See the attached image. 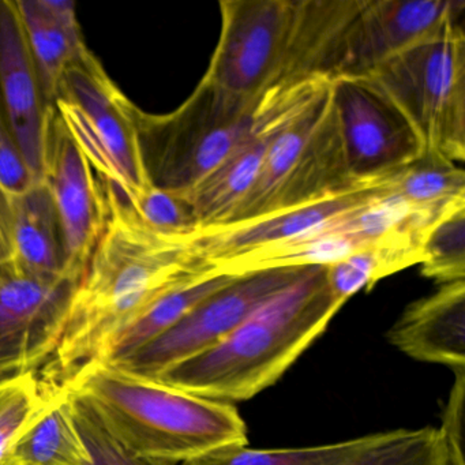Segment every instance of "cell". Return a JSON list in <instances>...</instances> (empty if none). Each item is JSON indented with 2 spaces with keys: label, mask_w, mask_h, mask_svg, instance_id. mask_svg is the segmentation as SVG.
I'll use <instances>...</instances> for the list:
<instances>
[{
  "label": "cell",
  "mask_w": 465,
  "mask_h": 465,
  "mask_svg": "<svg viewBox=\"0 0 465 465\" xmlns=\"http://www.w3.org/2000/svg\"><path fill=\"white\" fill-rule=\"evenodd\" d=\"M104 187L107 222L67 307L64 331L43 382L59 386L94 361L104 345L173 288L216 268L193 250L192 238L146 224L118 193Z\"/></svg>",
  "instance_id": "1"
},
{
  "label": "cell",
  "mask_w": 465,
  "mask_h": 465,
  "mask_svg": "<svg viewBox=\"0 0 465 465\" xmlns=\"http://www.w3.org/2000/svg\"><path fill=\"white\" fill-rule=\"evenodd\" d=\"M344 303L329 288L326 266H312L213 347L153 380L216 401H246L274 385Z\"/></svg>",
  "instance_id": "2"
},
{
  "label": "cell",
  "mask_w": 465,
  "mask_h": 465,
  "mask_svg": "<svg viewBox=\"0 0 465 465\" xmlns=\"http://www.w3.org/2000/svg\"><path fill=\"white\" fill-rule=\"evenodd\" d=\"M96 408L130 451L182 464L225 446L247 445V427L233 404L195 396L156 380L92 361L64 383Z\"/></svg>",
  "instance_id": "3"
},
{
  "label": "cell",
  "mask_w": 465,
  "mask_h": 465,
  "mask_svg": "<svg viewBox=\"0 0 465 465\" xmlns=\"http://www.w3.org/2000/svg\"><path fill=\"white\" fill-rule=\"evenodd\" d=\"M260 99L238 96L203 78L173 113L156 115L135 105L141 157L151 186L181 194L194 189L252 137Z\"/></svg>",
  "instance_id": "4"
},
{
  "label": "cell",
  "mask_w": 465,
  "mask_h": 465,
  "mask_svg": "<svg viewBox=\"0 0 465 465\" xmlns=\"http://www.w3.org/2000/svg\"><path fill=\"white\" fill-rule=\"evenodd\" d=\"M363 186L367 184L358 183L348 170L329 84L273 138L254 186L224 227Z\"/></svg>",
  "instance_id": "5"
},
{
  "label": "cell",
  "mask_w": 465,
  "mask_h": 465,
  "mask_svg": "<svg viewBox=\"0 0 465 465\" xmlns=\"http://www.w3.org/2000/svg\"><path fill=\"white\" fill-rule=\"evenodd\" d=\"M366 80L410 122L423 151L465 160V34L445 29L372 70Z\"/></svg>",
  "instance_id": "6"
},
{
  "label": "cell",
  "mask_w": 465,
  "mask_h": 465,
  "mask_svg": "<svg viewBox=\"0 0 465 465\" xmlns=\"http://www.w3.org/2000/svg\"><path fill=\"white\" fill-rule=\"evenodd\" d=\"M55 108L102 184L130 205L151 189L138 143L135 104L91 51L67 70Z\"/></svg>",
  "instance_id": "7"
},
{
  "label": "cell",
  "mask_w": 465,
  "mask_h": 465,
  "mask_svg": "<svg viewBox=\"0 0 465 465\" xmlns=\"http://www.w3.org/2000/svg\"><path fill=\"white\" fill-rule=\"evenodd\" d=\"M296 0H223L222 31L203 80L260 99L276 85L295 18Z\"/></svg>",
  "instance_id": "8"
},
{
  "label": "cell",
  "mask_w": 465,
  "mask_h": 465,
  "mask_svg": "<svg viewBox=\"0 0 465 465\" xmlns=\"http://www.w3.org/2000/svg\"><path fill=\"white\" fill-rule=\"evenodd\" d=\"M309 268L241 274L200 302L164 333L113 366L153 380L164 370L213 347L272 296L301 279Z\"/></svg>",
  "instance_id": "9"
},
{
  "label": "cell",
  "mask_w": 465,
  "mask_h": 465,
  "mask_svg": "<svg viewBox=\"0 0 465 465\" xmlns=\"http://www.w3.org/2000/svg\"><path fill=\"white\" fill-rule=\"evenodd\" d=\"M77 282L45 279L15 260L0 263V381L48 363Z\"/></svg>",
  "instance_id": "10"
},
{
  "label": "cell",
  "mask_w": 465,
  "mask_h": 465,
  "mask_svg": "<svg viewBox=\"0 0 465 465\" xmlns=\"http://www.w3.org/2000/svg\"><path fill=\"white\" fill-rule=\"evenodd\" d=\"M331 91L348 170L358 183H380L420 156L410 122L369 80L340 78Z\"/></svg>",
  "instance_id": "11"
},
{
  "label": "cell",
  "mask_w": 465,
  "mask_h": 465,
  "mask_svg": "<svg viewBox=\"0 0 465 465\" xmlns=\"http://www.w3.org/2000/svg\"><path fill=\"white\" fill-rule=\"evenodd\" d=\"M457 0H361L329 64L326 80L364 78L412 45L460 23Z\"/></svg>",
  "instance_id": "12"
},
{
  "label": "cell",
  "mask_w": 465,
  "mask_h": 465,
  "mask_svg": "<svg viewBox=\"0 0 465 465\" xmlns=\"http://www.w3.org/2000/svg\"><path fill=\"white\" fill-rule=\"evenodd\" d=\"M328 85V81L312 80L290 88L274 89L261 96L257 126L252 137L194 189L183 194L194 209L201 232L227 225L254 186L273 138Z\"/></svg>",
  "instance_id": "13"
},
{
  "label": "cell",
  "mask_w": 465,
  "mask_h": 465,
  "mask_svg": "<svg viewBox=\"0 0 465 465\" xmlns=\"http://www.w3.org/2000/svg\"><path fill=\"white\" fill-rule=\"evenodd\" d=\"M43 182L64 232L67 269L80 280L107 222L104 187L54 107L45 138Z\"/></svg>",
  "instance_id": "14"
},
{
  "label": "cell",
  "mask_w": 465,
  "mask_h": 465,
  "mask_svg": "<svg viewBox=\"0 0 465 465\" xmlns=\"http://www.w3.org/2000/svg\"><path fill=\"white\" fill-rule=\"evenodd\" d=\"M53 110L32 59L15 0H0V122L39 182Z\"/></svg>",
  "instance_id": "15"
},
{
  "label": "cell",
  "mask_w": 465,
  "mask_h": 465,
  "mask_svg": "<svg viewBox=\"0 0 465 465\" xmlns=\"http://www.w3.org/2000/svg\"><path fill=\"white\" fill-rule=\"evenodd\" d=\"M386 179L310 205L279 212L243 224L203 231L190 239L193 250L212 266L255 250L321 232L361 211L386 192Z\"/></svg>",
  "instance_id": "16"
},
{
  "label": "cell",
  "mask_w": 465,
  "mask_h": 465,
  "mask_svg": "<svg viewBox=\"0 0 465 465\" xmlns=\"http://www.w3.org/2000/svg\"><path fill=\"white\" fill-rule=\"evenodd\" d=\"M388 340L415 361L465 370V282L440 285L411 303L389 329Z\"/></svg>",
  "instance_id": "17"
},
{
  "label": "cell",
  "mask_w": 465,
  "mask_h": 465,
  "mask_svg": "<svg viewBox=\"0 0 465 465\" xmlns=\"http://www.w3.org/2000/svg\"><path fill=\"white\" fill-rule=\"evenodd\" d=\"M48 103L55 107L67 70L88 53L73 0H15Z\"/></svg>",
  "instance_id": "18"
},
{
  "label": "cell",
  "mask_w": 465,
  "mask_h": 465,
  "mask_svg": "<svg viewBox=\"0 0 465 465\" xmlns=\"http://www.w3.org/2000/svg\"><path fill=\"white\" fill-rule=\"evenodd\" d=\"M440 219L432 212L416 209L396 230L326 266V280L333 295L347 302L359 291L370 290L383 277L420 263L424 239Z\"/></svg>",
  "instance_id": "19"
},
{
  "label": "cell",
  "mask_w": 465,
  "mask_h": 465,
  "mask_svg": "<svg viewBox=\"0 0 465 465\" xmlns=\"http://www.w3.org/2000/svg\"><path fill=\"white\" fill-rule=\"evenodd\" d=\"M13 260L45 279H73L67 269L64 232L45 182L23 194L10 195Z\"/></svg>",
  "instance_id": "20"
},
{
  "label": "cell",
  "mask_w": 465,
  "mask_h": 465,
  "mask_svg": "<svg viewBox=\"0 0 465 465\" xmlns=\"http://www.w3.org/2000/svg\"><path fill=\"white\" fill-rule=\"evenodd\" d=\"M4 465H92L64 386H54L50 401L15 440Z\"/></svg>",
  "instance_id": "21"
},
{
  "label": "cell",
  "mask_w": 465,
  "mask_h": 465,
  "mask_svg": "<svg viewBox=\"0 0 465 465\" xmlns=\"http://www.w3.org/2000/svg\"><path fill=\"white\" fill-rule=\"evenodd\" d=\"M239 274L213 271L173 288L118 331L100 351L96 361L118 364L175 325L200 302L230 284Z\"/></svg>",
  "instance_id": "22"
},
{
  "label": "cell",
  "mask_w": 465,
  "mask_h": 465,
  "mask_svg": "<svg viewBox=\"0 0 465 465\" xmlns=\"http://www.w3.org/2000/svg\"><path fill=\"white\" fill-rule=\"evenodd\" d=\"M340 222L333 223L321 232L296 241L238 255L217 263L214 268L225 273L241 276L266 269L329 266L372 243L361 236L345 232L340 228Z\"/></svg>",
  "instance_id": "23"
},
{
  "label": "cell",
  "mask_w": 465,
  "mask_h": 465,
  "mask_svg": "<svg viewBox=\"0 0 465 465\" xmlns=\"http://www.w3.org/2000/svg\"><path fill=\"white\" fill-rule=\"evenodd\" d=\"M386 186L421 211L446 213L465 205L464 170L435 152H421L410 164L389 175Z\"/></svg>",
  "instance_id": "24"
},
{
  "label": "cell",
  "mask_w": 465,
  "mask_h": 465,
  "mask_svg": "<svg viewBox=\"0 0 465 465\" xmlns=\"http://www.w3.org/2000/svg\"><path fill=\"white\" fill-rule=\"evenodd\" d=\"M374 434L355 440L304 448L252 449L247 445L225 446L181 465H344L374 440Z\"/></svg>",
  "instance_id": "25"
},
{
  "label": "cell",
  "mask_w": 465,
  "mask_h": 465,
  "mask_svg": "<svg viewBox=\"0 0 465 465\" xmlns=\"http://www.w3.org/2000/svg\"><path fill=\"white\" fill-rule=\"evenodd\" d=\"M344 465H446L438 429L375 432L372 442Z\"/></svg>",
  "instance_id": "26"
},
{
  "label": "cell",
  "mask_w": 465,
  "mask_h": 465,
  "mask_svg": "<svg viewBox=\"0 0 465 465\" xmlns=\"http://www.w3.org/2000/svg\"><path fill=\"white\" fill-rule=\"evenodd\" d=\"M54 386L36 372H26L0 383V465L29 424L50 401Z\"/></svg>",
  "instance_id": "27"
},
{
  "label": "cell",
  "mask_w": 465,
  "mask_h": 465,
  "mask_svg": "<svg viewBox=\"0 0 465 465\" xmlns=\"http://www.w3.org/2000/svg\"><path fill=\"white\" fill-rule=\"evenodd\" d=\"M421 274L440 285L465 282V206L434 223L421 247Z\"/></svg>",
  "instance_id": "28"
},
{
  "label": "cell",
  "mask_w": 465,
  "mask_h": 465,
  "mask_svg": "<svg viewBox=\"0 0 465 465\" xmlns=\"http://www.w3.org/2000/svg\"><path fill=\"white\" fill-rule=\"evenodd\" d=\"M69 391L72 394L75 423L91 454L92 465H170L130 451L110 431L96 408L85 396Z\"/></svg>",
  "instance_id": "29"
},
{
  "label": "cell",
  "mask_w": 465,
  "mask_h": 465,
  "mask_svg": "<svg viewBox=\"0 0 465 465\" xmlns=\"http://www.w3.org/2000/svg\"><path fill=\"white\" fill-rule=\"evenodd\" d=\"M132 208L160 232L179 238H193L201 232L200 223L190 201L181 193L165 192L152 186Z\"/></svg>",
  "instance_id": "30"
},
{
  "label": "cell",
  "mask_w": 465,
  "mask_h": 465,
  "mask_svg": "<svg viewBox=\"0 0 465 465\" xmlns=\"http://www.w3.org/2000/svg\"><path fill=\"white\" fill-rule=\"evenodd\" d=\"M453 386L449 393L448 401L442 413V424L440 432L445 450L446 465H465L464 437H462V420H464L465 404V370L454 371Z\"/></svg>",
  "instance_id": "31"
},
{
  "label": "cell",
  "mask_w": 465,
  "mask_h": 465,
  "mask_svg": "<svg viewBox=\"0 0 465 465\" xmlns=\"http://www.w3.org/2000/svg\"><path fill=\"white\" fill-rule=\"evenodd\" d=\"M37 182L20 146L0 122V186L7 194L18 195L28 192Z\"/></svg>",
  "instance_id": "32"
},
{
  "label": "cell",
  "mask_w": 465,
  "mask_h": 465,
  "mask_svg": "<svg viewBox=\"0 0 465 465\" xmlns=\"http://www.w3.org/2000/svg\"><path fill=\"white\" fill-rule=\"evenodd\" d=\"M12 258V203L10 195L0 186V263Z\"/></svg>",
  "instance_id": "33"
},
{
  "label": "cell",
  "mask_w": 465,
  "mask_h": 465,
  "mask_svg": "<svg viewBox=\"0 0 465 465\" xmlns=\"http://www.w3.org/2000/svg\"><path fill=\"white\" fill-rule=\"evenodd\" d=\"M5 381V380H4ZM0 383H2V381H0Z\"/></svg>",
  "instance_id": "34"
}]
</instances>
